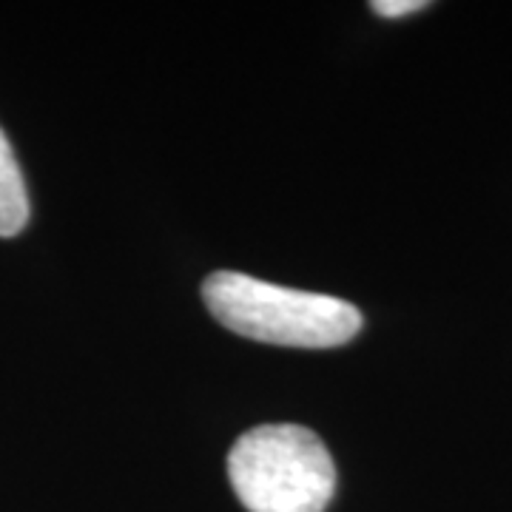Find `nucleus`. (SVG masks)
Returning a JSON list of instances; mask_svg holds the SVG:
<instances>
[{
    "instance_id": "obj_1",
    "label": "nucleus",
    "mask_w": 512,
    "mask_h": 512,
    "mask_svg": "<svg viewBox=\"0 0 512 512\" xmlns=\"http://www.w3.org/2000/svg\"><path fill=\"white\" fill-rule=\"evenodd\" d=\"M202 299L225 328L268 345L339 348L362 330V313L345 299L293 291L239 271L208 276Z\"/></svg>"
},
{
    "instance_id": "obj_2",
    "label": "nucleus",
    "mask_w": 512,
    "mask_h": 512,
    "mask_svg": "<svg viewBox=\"0 0 512 512\" xmlns=\"http://www.w3.org/2000/svg\"><path fill=\"white\" fill-rule=\"evenodd\" d=\"M228 476L248 512H325L336 490L328 447L299 424H262L239 436Z\"/></svg>"
},
{
    "instance_id": "obj_3",
    "label": "nucleus",
    "mask_w": 512,
    "mask_h": 512,
    "mask_svg": "<svg viewBox=\"0 0 512 512\" xmlns=\"http://www.w3.org/2000/svg\"><path fill=\"white\" fill-rule=\"evenodd\" d=\"M29 222V194L12 146L0 128V237H15Z\"/></svg>"
},
{
    "instance_id": "obj_4",
    "label": "nucleus",
    "mask_w": 512,
    "mask_h": 512,
    "mask_svg": "<svg viewBox=\"0 0 512 512\" xmlns=\"http://www.w3.org/2000/svg\"><path fill=\"white\" fill-rule=\"evenodd\" d=\"M424 6H427L424 0H379V3H373V12L382 18H404V15L419 12Z\"/></svg>"
}]
</instances>
